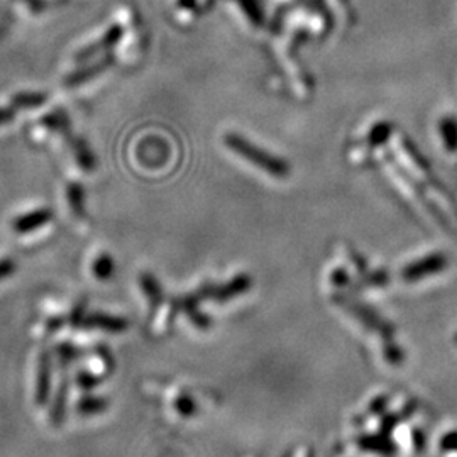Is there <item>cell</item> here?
Segmentation results:
<instances>
[{"instance_id":"6da1fadb","label":"cell","mask_w":457,"mask_h":457,"mask_svg":"<svg viewBox=\"0 0 457 457\" xmlns=\"http://www.w3.org/2000/svg\"><path fill=\"white\" fill-rule=\"evenodd\" d=\"M226 141L234 151H238L239 155H242L246 160H249L251 163L258 164V166H261L263 169H266V171L273 173V175L277 176L286 175V164L283 163V161L277 160V157H271L270 155H266L265 151H261V149H256L254 146H251L247 141H244L238 136H227Z\"/></svg>"}]
</instances>
